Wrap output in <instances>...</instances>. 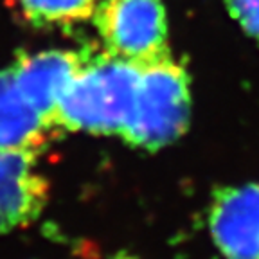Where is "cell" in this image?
<instances>
[{"instance_id":"cell-10","label":"cell","mask_w":259,"mask_h":259,"mask_svg":"<svg viewBox=\"0 0 259 259\" xmlns=\"http://www.w3.org/2000/svg\"><path fill=\"white\" fill-rule=\"evenodd\" d=\"M112 259H139V257H135V255H132V254H117Z\"/></svg>"},{"instance_id":"cell-4","label":"cell","mask_w":259,"mask_h":259,"mask_svg":"<svg viewBox=\"0 0 259 259\" xmlns=\"http://www.w3.org/2000/svg\"><path fill=\"white\" fill-rule=\"evenodd\" d=\"M209 229L225 259H259V184L216 189Z\"/></svg>"},{"instance_id":"cell-9","label":"cell","mask_w":259,"mask_h":259,"mask_svg":"<svg viewBox=\"0 0 259 259\" xmlns=\"http://www.w3.org/2000/svg\"><path fill=\"white\" fill-rule=\"evenodd\" d=\"M232 16L259 44V0H227Z\"/></svg>"},{"instance_id":"cell-2","label":"cell","mask_w":259,"mask_h":259,"mask_svg":"<svg viewBox=\"0 0 259 259\" xmlns=\"http://www.w3.org/2000/svg\"><path fill=\"white\" fill-rule=\"evenodd\" d=\"M189 81L173 58L141 67L134 108L121 137L135 148L157 151L177 141L189 122Z\"/></svg>"},{"instance_id":"cell-5","label":"cell","mask_w":259,"mask_h":259,"mask_svg":"<svg viewBox=\"0 0 259 259\" xmlns=\"http://www.w3.org/2000/svg\"><path fill=\"white\" fill-rule=\"evenodd\" d=\"M49 180L36 167V155L0 151V234L34 223L49 202Z\"/></svg>"},{"instance_id":"cell-6","label":"cell","mask_w":259,"mask_h":259,"mask_svg":"<svg viewBox=\"0 0 259 259\" xmlns=\"http://www.w3.org/2000/svg\"><path fill=\"white\" fill-rule=\"evenodd\" d=\"M83 65V53L47 51L18 58L9 67L24 97L51 122H54L61 97L72 85ZM56 124V122H54ZM58 126V124H56Z\"/></svg>"},{"instance_id":"cell-8","label":"cell","mask_w":259,"mask_h":259,"mask_svg":"<svg viewBox=\"0 0 259 259\" xmlns=\"http://www.w3.org/2000/svg\"><path fill=\"white\" fill-rule=\"evenodd\" d=\"M99 0H20L25 18L34 25H70L92 18Z\"/></svg>"},{"instance_id":"cell-3","label":"cell","mask_w":259,"mask_h":259,"mask_svg":"<svg viewBox=\"0 0 259 259\" xmlns=\"http://www.w3.org/2000/svg\"><path fill=\"white\" fill-rule=\"evenodd\" d=\"M92 18L112 56L137 67L171 56L162 0H99Z\"/></svg>"},{"instance_id":"cell-1","label":"cell","mask_w":259,"mask_h":259,"mask_svg":"<svg viewBox=\"0 0 259 259\" xmlns=\"http://www.w3.org/2000/svg\"><path fill=\"white\" fill-rule=\"evenodd\" d=\"M81 53V70L61 97L54 122L61 132L121 135L134 108L141 67L105 49H83Z\"/></svg>"},{"instance_id":"cell-7","label":"cell","mask_w":259,"mask_h":259,"mask_svg":"<svg viewBox=\"0 0 259 259\" xmlns=\"http://www.w3.org/2000/svg\"><path fill=\"white\" fill-rule=\"evenodd\" d=\"M61 130L16 87L11 69L0 70V151L40 155Z\"/></svg>"}]
</instances>
